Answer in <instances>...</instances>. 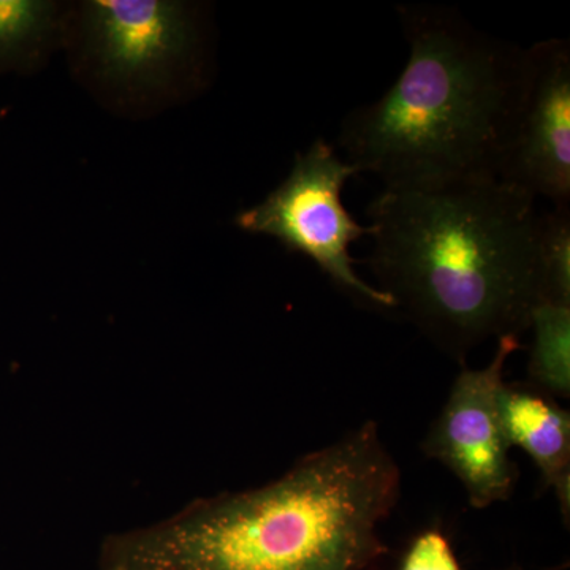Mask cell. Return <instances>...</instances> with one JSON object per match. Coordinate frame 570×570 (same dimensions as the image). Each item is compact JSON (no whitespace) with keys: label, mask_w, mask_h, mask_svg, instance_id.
Wrapping results in <instances>:
<instances>
[{"label":"cell","mask_w":570,"mask_h":570,"mask_svg":"<svg viewBox=\"0 0 570 570\" xmlns=\"http://www.w3.org/2000/svg\"><path fill=\"white\" fill-rule=\"evenodd\" d=\"M366 214L379 288L445 354L464 363L530 328L543 303L534 195L499 178L385 189Z\"/></svg>","instance_id":"cell-1"},{"label":"cell","mask_w":570,"mask_h":570,"mask_svg":"<svg viewBox=\"0 0 570 570\" xmlns=\"http://www.w3.org/2000/svg\"><path fill=\"white\" fill-rule=\"evenodd\" d=\"M409 55L377 102L356 108L340 145L385 189L499 178L515 134L528 48L472 28L449 7H397Z\"/></svg>","instance_id":"cell-2"},{"label":"cell","mask_w":570,"mask_h":570,"mask_svg":"<svg viewBox=\"0 0 570 570\" xmlns=\"http://www.w3.org/2000/svg\"><path fill=\"white\" fill-rule=\"evenodd\" d=\"M401 472L366 423L272 485L209 502L122 543L105 570H363Z\"/></svg>","instance_id":"cell-3"},{"label":"cell","mask_w":570,"mask_h":570,"mask_svg":"<svg viewBox=\"0 0 570 570\" xmlns=\"http://www.w3.org/2000/svg\"><path fill=\"white\" fill-rule=\"evenodd\" d=\"M354 165L336 156L318 138L296 156L291 175L262 204L236 216L235 224L249 234L272 236L291 253L305 254L330 279L367 305L396 309L395 299L356 275L351 245L371 236V225H360L344 208L341 193Z\"/></svg>","instance_id":"cell-4"},{"label":"cell","mask_w":570,"mask_h":570,"mask_svg":"<svg viewBox=\"0 0 570 570\" xmlns=\"http://www.w3.org/2000/svg\"><path fill=\"white\" fill-rule=\"evenodd\" d=\"M519 348L520 337H501L489 366L461 371L423 442V452L455 474L475 509L505 501L515 487L517 468L502 430L499 392L505 362Z\"/></svg>","instance_id":"cell-5"},{"label":"cell","mask_w":570,"mask_h":570,"mask_svg":"<svg viewBox=\"0 0 570 570\" xmlns=\"http://www.w3.org/2000/svg\"><path fill=\"white\" fill-rule=\"evenodd\" d=\"M499 179L554 206L570 204V47L568 40L528 48V75L513 140Z\"/></svg>","instance_id":"cell-6"},{"label":"cell","mask_w":570,"mask_h":570,"mask_svg":"<svg viewBox=\"0 0 570 570\" xmlns=\"http://www.w3.org/2000/svg\"><path fill=\"white\" fill-rule=\"evenodd\" d=\"M85 11L94 58L118 82L159 80L193 45V22L179 2L94 0Z\"/></svg>","instance_id":"cell-7"},{"label":"cell","mask_w":570,"mask_h":570,"mask_svg":"<svg viewBox=\"0 0 570 570\" xmlns=\"http://www.w3.org/2000/svg\"><path fill=\"white\" fill-rule=\"evenodd\" d=\"M499 415L510 448L515 445L534 461L540 474L560 499L562 513L570 505V417L539 389L502 385Z\"/></svg>","instance_id":"cell-8"},{"label":"cell","mask_w":570,"mask_h":570,"mask_svg":"<svg viewBox=\"0 0 570 570\" xmlns=\"http://www.w3.org/2000/svg\"><path fill=\"white\" fill-rule=\"evenodd\" d=\"M530 377L547 395L569 397L570 393V306L540 303L532 311Z\"/></svg>","instance_id":"cell-9"},{"label":"cell","mask_w":570,"mask_h":570,"mask_svg":"<svg viewBox=\"0 0 570 570\" xmlns=\"http://www.w3.org/2000/svg\"><path fill=\"white\" fill-rule=\"evenodd\" d=\"M55 10V3L41 0H0V71L22 69L36 58Z\"/></svg>","instance_id":"cell-10"},{"label":"cell","mask_w":570,"mask_h":570,"mask_svg":"<svg viewBox=\"0 0 570 570\" xmlns=\"http://www.w3.org/2000/svg\"><path fill=\"white\" fill-rule=\"evenodd\" d=\"M538 257L543 303L570 306V209L554 206L540 214Z\"/></svg>","instance_id":"cell-11"},{"label":"cell","mask_w":570,"mask_h":570,"mask_svg":"<svg viewBox=\"0 0 570 570\" xmlns=\"http://www.w3.org/2000/svg\"><path fill=\"white\" fill-rule=\"evenodd\" d=\"M401 570H461L448 538L441 531L422 532L409 547Z\"/></svg>","instance_id":"cell-12"}]
</instances>
